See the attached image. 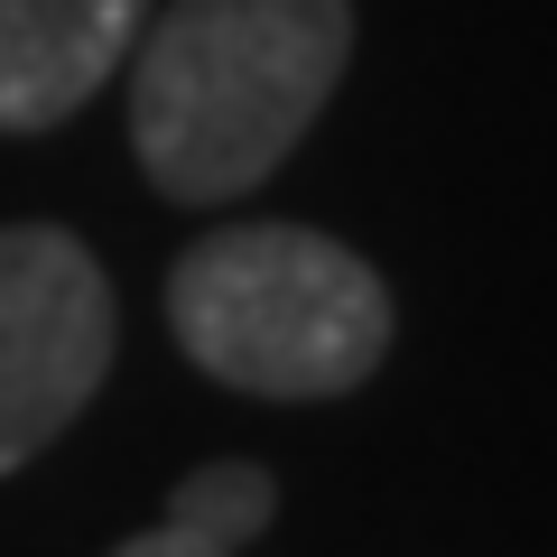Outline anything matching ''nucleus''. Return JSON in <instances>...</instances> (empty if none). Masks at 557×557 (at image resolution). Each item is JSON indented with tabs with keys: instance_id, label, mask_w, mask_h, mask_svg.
Returning <instances> with one entry per match:
<instances>
[{
	"instance_id": "39448f33",
	"label": "nucleus",
	"mask_w": 557,
	"mask_h": 557,
	"mask_svg": "<svg viewBox=\"0 0 557 557\" xmlns=\"http://www.w3.org/2000/svg\"><path fill=\"white\" fill-rule=\"evenodd\" d=\"M270 511H278V483H270V465H196V474L168 493V520H186V530H205V539H223V548H242V539H260L270 530Z\"/></svg>"
},
{
	"instance_id": "20e7f679",
	"label": "nucleus",
	"mask_w": 557,
	"mask_h": 557,
	"mask_svg": "<svg viewBox=\"0 0 557 557\" xmlns=\"http://www.w3.org/2000/svg\"><path fill=\"white\" fill-rule=\"evenodd\" d=\"M149 0H0V131H57L131 65Z\"/></svg>"
},
{
	"instance_id": "f03ea898",
	"label": "nucleus",
	"mask_w": 557,
	"mask_h": 557,
	"mask_svg": "<svg viewBox=\"0 0 557 557\" xmlns=\"http://www.w3.org/2000/svg\"><path fill=\"white\" fill-rule=\"evenodd\" d=\"M168 335L205 381L251 399H344L391 354V288L307 223H223L168 270Z\"/></svg>"
},
{
	"instance_id": "7ed1b4c3",
	"label": "nucleus",
	"mask_w": 557,
	"mask_h": 557,
	"mask_svg": "<svg viewBox=\"0 0 557 557\" xmlns=\"http://www.w3.org/2000/svg\"><path fill=\"white\" fill-rule=\"evenodd\" d=\"M121 344L102 260L57 223H0V474L38 465L84 418Z\"/></svg>"
},
{
	"instance_id": "423d86ee",
	"label": "nucleus",
	"mask_w": 557,
	"mask_h": 557,
	"mask_svg": "<svg viewBox=\"0 0 557 557\" xmlns=\"http://www.w3.org/2000/svg\"><path fill=\"white\" fill-rule=\"evenodd\" d=\"M112 557H242V548H223V539L186 530V520H159V530H139V539H121Z\"/></svg>"
},
{
	"instance_id": "f257e3e1",
	"label": "nucleus",
	"mask_w": 557,
	"mask_h": 557,
	"mask_svg": "<svg viewBox=\"0 0 557 557\" xmlns=\"http://www.w3.org/2000/svg\"><path fill=\"white\" fill-rule=\"evenodd\" d=\"M354 65V0H168L131 47V159L168 205L278 177Z\"/></svg>"
}]
</instances>
